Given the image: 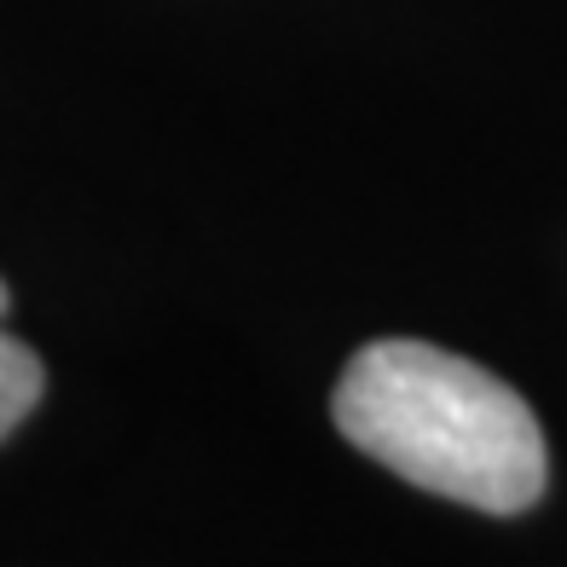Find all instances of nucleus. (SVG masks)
Returning a JSON list of instances; mask_svg holds the SVG:
<instances>
[{"instance_id": "obj_1", "label": "nucleus", "mask_w": 567, "mask_h": 567, "mask_svg": "<svg viewBox=\"0 0 567 567\" xmlns=\"http://www.w3.org/2000/svg\"><path fill=\"white\" fill-rule=\"evenodd\" d=\"M348 441L423 493L515 515L545 493V434L533 405L475 359L434 342H371L330 394Z\"/></svg>"}, {"instance_id": "obj_2", "label": "nucleus", "mask_w": 567, "mask_h": 567, "mask_svg": "<svg viewBox=\"0 0 567 567\" xmlns=\"http://www.w3.org/2000/svg\"><path fill=\"white\" fill-rule=\"evenodd\" d=\"M41 389H47L41 359L23 348L18 337H7V330H0V441H7V434L35 411Z\"/></svg>"}, {"instance_id": "obj_3", "label": "nucleus", "mask_w": 567, "mask_h": 567, "mask_svg": "<svg viewBox=\"0 0 567 567\" xmlns=\"http://www.w3.org/2000/svg\"><path fill=\"white\" fill-rule=\"evenodd\" d=\"M7 307H12V290H7V284H0V319H7Z\"/></svg>"}]
</instances>
